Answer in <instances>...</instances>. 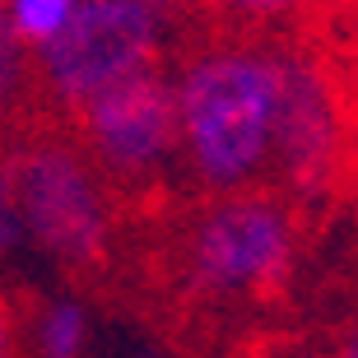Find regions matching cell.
Segmentation results:
<instances>
[{
    "label": "cell",
    "instance_id": "obj_1",
    "mask_svg": "<svg viewBox=\"0 0 358 358\" xmlns=\"http://www.w3.org/2000/svg\"><path fill=\"white\" fill-rule=\"evenodd\" d=\"M284 93V47L224 38L173 70L177 154L210 196L256 191L275 163V121Z\"/></svg>",
    "mask_w": 358,
    "mask_h": 358
},
{
    "label": "cell",
    "instance_id": "obj_2",
    "mask_svg": "<svg viewBox=\"0 0 358 358\" xmlns=\"http://www.w3.org/2000/svg\"><path fill=\"white\" fill-rule=\"evenodd\" d=\"M173 14L177 0H80L70 24L33 52V80L52 93V103L80 112L98 93L163 70Z\"/></svg>",
    "mask_w": 358,
    "mask_h": 358
},
{
    "label": "cell",
    "instance_id": "obj_3",
    "mask_svg": "<svg viewBox=\"0 0 358 358\" xmlns=\"http://www.w3.org/2000/svg\"><path fill=\"white\" fill-rule=\"evenodd\" d=\"M0 186L10 191L28 242H38L66 266L98 261L112 210H107V182L80 149V140L66 135L24 140L0 168Z\"/></svg>",
    "mask_w": 358,
    "mask_h": 358
},
{
    "label": "cell",
    "instance_id": "obj_4",
    "mask_svg": "<svg viewBox=\"0 0 358 358\" xmlns=\"http://www.w3.org/2000/svg\"><path fill=\"white\" fill-rule=\"evenodd\" d=\"M293 252V214L266 191L214 196L186 233V275L214 298H247L284 275Z\"/></svg>",
    "mask_w": 358,
    "mask_h": 358
},
{
    "label": "cell",
    "instance_id": "obj_5",
    "mask_svg": "<svg viewBox=\"0 0 358 358\" xmlns=\"http://www.w3.org/2000/svg\"><path fill=\"white\" fill-rule=\"evenodd\" d=\"M75 126H80L75 140L103 173V182H117L126 191L159 182L173 163H182L168 70H145V75L89 98L75 112Z\"/></svg>",
    "mask_w": 358,
    "mask_h": 358
},
{
    "label": "cell",
    "instance_id": "obj_6",
    "mask_svg": "<svg viewBox=\"0 0 358 358\" xmlns=\"http://www.w3.org/2000/svg\"><path fill=\"white\" fill-rule=\"evenodd\" d=\"M349 154V117L331 70L317 56L284 47V93L275 121V163L270 177L298 191H321Z\"/></svg>",
    "mask_w": 358,
    "mask_h": 358
},
{
    "label": "cell",
    "instance_id": "obj_7",
    "mask_svg": "<svg viewBox=\"0 0 358 358\" xmlns=\"http://www.w3.org/2000/svg\"><path fill=\"white\" fill-rule=\"evenodd\" d=\"M0 10L10 19L14 38L24 42L28 52H38L70 24V14L80 10V0H0Z\"/></svg>",
    "mask_w": 358,
    "mask_h": 358
},
{
    "label": "cell",
    "instance_id": "obj_8",
    "mask_svg": "<svg viewBox=\"0 0 358 358\" xmlns=\"http://www.w3.org/2000/svg\"><path fill=\"white\" fill-rule=\"evenodd\" d=\"M28 84H33V56L19 38H14L10 19L0 10V117H10L14 107L24 103Z\"/></svg>",
    "mask_w": 358,
    "mask_h": 358
},
{
    "label": "cell",
    "instance_id": "obj_9",
    "mask_svg": "<svg viewBox=\"0 0 358 358\" xmlns=\"http://www.w3.org/2000/svg\"><path fill=\"white\" fill-rule=\"evenodd\" d=\"M84 335H89V321H84V307L75 303H52L42 312L38 326V345L47 358H80Z\"/></svg>",
    "mask_w": 358,
    "mask_h": 358
},
{
    "label": "cell",
    "instance_id": "obj_10",
    "mask_svg": "<svg viewBox=\"0 0 358 358\" xmlns=\"http://www.w3.org/2000/svg\"><path fill=\"white\" fill-rule=\"evenodd\" d=\"M177 5L224 14V19H247V24H275V19H293L307 0H177Z\"/></svg>",
    "mask_w": 358,
    "mask_h": 358
},
{
    "label": "cell",
    "instance_id": "obj_11",
    "mask_svg": "<svg viewBox=\"0 0 358 358\" xmlns=\"http://www.w3.org/2000/svg\"><path fill=\"white\" fill-rule=\"evenodd\" d=\"M19 242H24V219H19V210H14L10 191L0 186V261H5Z\"/></svg>",
    "mask_w": 358,
    "mask_h": 358
},
{
    "label": "cell",
    "instance_id": "obj_12",
    "mask_svg": "<svg viewBox=\"0 0 358 358\" xmlns=\"http://www.w3.org/2000/svg\"><path fill=\"white\" fill-rule=\"evenodd\" d=\"M335 358H358V335H354V340H349V345L340 349V354H335Z\"/></svg>",
    "mask_w": 358,
    "mask_h": 358
},
{
    "label": "cell",
    "instance_id": "obj_13",
    "mask_svg": "<svg viewBox=\"0 0 358 358\" xmlns=\"http://www.w3.org/2000/svg\"><path fill=\"white\" fill-rule=\"evenodd\" d=\"M0 354H5V321H0Z\"/></svg>",
    "mask_w": 358,
    "mask_h": 358
},
{
    "label": "cell",
    "instance_id": "obj_14",
    "mask_svg": "<svg viewBox=\"0 0 358 358\" xmlns=\"http://www.w3.org/2000/svg\"><path fill=\"white\" fill-rule=\"evenodd\" d=\"M345 5H354V0H345Z\"/></svg>",
    "mask_w": 358,
    "mask_h": 358
}]
</instances>
